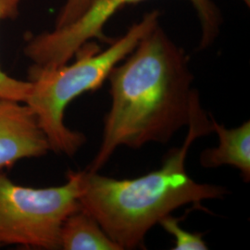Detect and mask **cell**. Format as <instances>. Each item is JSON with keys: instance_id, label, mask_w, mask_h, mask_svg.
<instances>
[{"instance_id": "4", "label": "cell", "mask_w": 250, "mask_h": 250, "mask_svg": "<svg viewBox=\"0 0 250 250\" xmlns=\"http://www.w3.org/2000/svg\"><path fill=\"white\" fill-rule=\"evenodd\" d=\"M67 178L60 187L26 188L0 172V248L61 250L63 222L81 208V171H70Z\"/></svg>"}, {"instance_id": "6", "label": "cell", "mask_w": 250, "mask_h": 250, "mask_svg": "<svg viewBox=\"0 0 250 250\" xmlns=\"http://www.w3.org/2000/svg\"><path fill=\"white\" fill-rule=\"evenodd\" d=\"M50 150L32 108L23 102L0 98V170Z\"/></svg>"}, {"instance_id": "12", "label": "cell", "mask_w": 250, "mask_h": 250, "mask_svg": "<svg viewBox=\"0 0 250 250\" xmlns=\"http://www.w3.org/2000/svg\"><path fill=\"white\" fill-rule=\"evenodd\" d=\"M242 2L245 4V5H247L248 7H250V0H241Z\"/></svg>"}, {"instance_id": "8", "label": "cell", "mask_w": 250, "mask_h": 250, "mask_svg": "<svg viewBox=\"0 0 250 250\" xmlns=\"http://www.w3.org/2000/svg\"><path fill=\"white\" fill-rule=\"evenodd\" d=\"M60 247L64 250H122L98 221L82 208L63 222Z\"/></svg>"}, {"instance_id": "11", "label": "cell", "mask_w": 250, "mask_h": 250, "mask_svg": "<svg viewBox=\"0 0 250 250\" xmlns=\"http://www.w3.org/2000/svg\"><path fill=\"white\" fill-rule=\"evenodd\" d=\"M95 0H66L56 20L55 28L68 25L79 18Z\"/></svg>"}, {"instance_id": "1", "label": "cell", "mask_w": 250, "mask_h": 250, "mask_svg": "<svg viewBox=\"0 0 250 250\" xmlns=\"http://www.w3.org/2000/svg\"><path fill=\"white\" fill-rule=\"evenodd\" d=\"M107 80L111 105L102 141L87 170L98 172L118 147L138 149L167 144L188 126L194 99L189 58L160 23L112 69Z\"/></svg>"}, {"instance_id": "5", "label": "cell", "mask_w": 250, "mask_h": 250, "mask_svg": "<svg viewBox=\"0 0 250 250\" xmlns=\"http://www.w3.org/2000/svg\"><path fill=\"white\" fill-rule=\"evenodd\" d=\"M145 0H95L88 9L72 23L55 28L32 37L25 47L24 54L34 65L57 67L69 62L83 45L93 38L105 40L103 29L109 19L128 5ZM201 26L199 48L212 45L219 35L222 15L212 0H189Z\"/></svg>"}, {"instance_id": "9", "label": "cell", "mask_w": 250, "mask_h": 250, "mask_svg": "<svg viewBox=\"0 0 250 250\" xmlns=\"http://www.w3.org/2000/svg\"><path fill=\"white\" fill-rule=\"evenodd\" d=\"M24 0H0V22L7 19L15 18L19 12L20 5ZM31 83L29 81H21L10 77L3 72L0 66V98L24 102Z\"/></svg>"}, {"instance_id": "2", "label": "cell", "mask_w": 250, "mask_h": 250, "mask_svg": "<svg viewBox=\"0 0 250 250\" xmlns=\"http://www.w3.org/2000/svg\"><path fill=\"white\" fill-rule=\"evenodd\" d=\"M188 133L181 146L166 156L161 168L134 179L110 178L81 171L79 203L121 250L143 246L146 233L162 218L183 206L203 208L207 199L224 198V187L197 183L186 169L188 152L197 138L213 133L199 96L194 99Z\"/></svg>"}, {"instance_id": "7", "label": "cell", "mask_w": 250, "mask_h": 250, "mask_svg": "<svg viewBox=\"0 0 250 250\" xmlns=\"http://www.w3.org/2000/svg\"><path fill=\"white\" fill-rule=\"evenodd\" d=\"M213 132L218 134L219 145L207 148L200 155L204 168L231 166L239 170L245 182L250 180V122L235 128H226L212 118Z\"/></svg>"}, {"instance_id": "10", "label": "cell", "mask_w": 250, "mask_h": 250, "mask_svg": "<svg viewBox=\"0 0 250 250\" xmlns=\"http://www.w3.org/2000/svg\"><path fill=\"white\" fill-rule=\"evenodd\" d=\"M180 218L167 215L159 222L161 227L174 237V250H208L203 239V233L191 232L180 226Z\"/></svg>"}, {"instance_id": "3", "label": "cell", "mask_w": 250, "mask_h": 250, "mask_svg": "<svg viewBox=\"0 0 250 250\" xmlns=\"http://www.w3.org/2000/svg\"><path fill=\"white\" fill-rule=\"evenodd\" d=\"M160 23V12L146 13L125 35L105 50L85 44L75 54L72 64L57 67L33 65L29 70L31 88L23 103L35 112L50 150L72 157L85 143L84 134L64 124L65 109L81 95L99 89L112 69L132 52L138 42Z\"/></svg>"}]
</instances>
